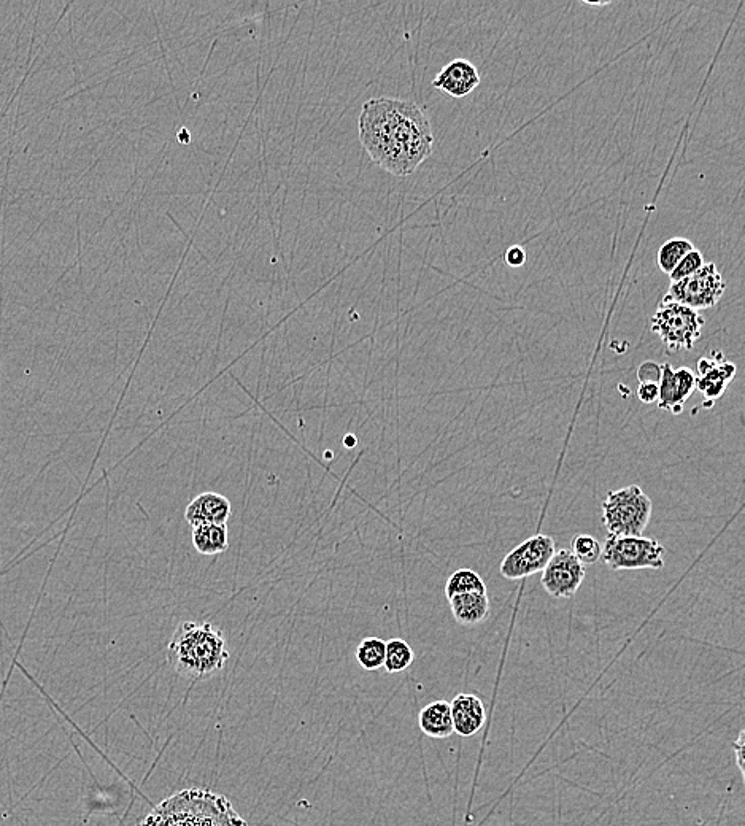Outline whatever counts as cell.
Here are the masks:
<instances>
[{"instance_id": "cell-3", "label": "cell", "mask_w": 745, "mask_h": 826, "mask_svg": "<svg viewBox=\"0 0 745 826\" xmlns=\"http://www.w3.org/2000/svg\"><path fill=\"white\" fill-rule=\"evenodd\" d=\"M140 826H248L220 793L186 788L164 799Z\"/></svg>"}, {"instance_id": "cell-18", "label": "cell", "mask_w": 745, "mask_h": 826, "mask_svg": "<svg viewBox=\"0 0 745 826\" xmlns=\"http://www.w3.org/2000/svg\"><path fill=\"white\" fill-rule=\"evenodd\" d=\"M466 593H487V585L482 577L472 569H458L448 577L445 583V596L452 599L453 596L466 595Z\"/></svg>"}, {"instance_id": "cell-6", "label": "cell", "mask_w": 745, "mask_h": 826, "mask_svg": "<svg viewBox=\"0 0 745 826\" xmlns=\"http://www.w3.org/2000/svg\"><path fill=\"white\" fill-rule=\"evenodd\" d=\"M664 553L663 545L649 537L609 536L603 545L601 560L612 571H661Z\"/></svg>"}, {"instance_id": "cell-13", "label": "cell", "mask_w": 745, "mask_h": 826, "mask_svg": "<svg viewBox=\"0 0 745 826\" xmlns=\"http://www.w3.org/2000/svg\"><path fill=\"white\" fill-rule=\"evenodd\" d=\"M232 514L231 502L220 493L207 491L196 496L185 510V520L191 528L201 525H226Z\"/></svg>"}, {"instance_id": "cell-7", "label": "cell", "mask_w": 745, "mask_h": 826, "mask_svg": "<svg viewBox=\"0 0 745 826\" xmlns=\"http://www.w3.org/2000/svg\"><path fill=\"white\" fill-rule=\"evenodd\" d=\"M726 285L714 263L704 264L690 277L671 283L663 301L677 302L690 309H712L725 294Z\"/></svg>"}, {"instance_id": "cell-20", "label": "cell", "mask_w": 745, "mask_h": 826, "mask_svg": "<svg viewBox=\"0 0 745 826\" xmlns=\"http://www.w3.org/2000/svg\"><path fill=\"white\" fill-rule=\"evenodd\" d=\"M387 653V642L380 637H366L356 647V661L366 671H377L383 668Z\"/></svg>"}, {"instance_id": "cell-15", "label": "cell", "mask_w": 745, "mask_h": 826, "mask_svg": "<svg viewBox=\"0 0 745 826\" xmlns=\"http://www.w3.org/2000/svg\"><path fill=\"white\" fill-rule=\"evenodd\" d=\"M456 622L463 626H475L488 617L490 598L488 593H466L448 599Z\"/></svg>"}, {"instance_id": "cell-2", "label": "cell", "mask_w": 745, "mask_h": 826, "mask_svg": "<svg viewBox=\"0 0 745 826\" xmlns=\"http://www.w3.org/2000/svg\"><path fill=\"white\" fill-rule=\"evenodd\" d=\"M231 653L223 631L209 622H183L167 645V661L178 676L204 682L223 671Z\"/></svg>"}, {"instance_id": "cell-27", "label": "cell", "mask_w": 745, "mask_h": 826, "mask_svg": "<svg viewBox=\"0 0 745 826\" xmlns=\"http://www.w3.org/2000/svg\"><path fill=\"white\" fill-rule=\"evenodd\" d=\"M744 741H745V731H739L738 738L736 741L733 742V750H734V757H736V765H738L739 771H741L742 776H744Z\"/></svg>"}, {"instance_id": "cell-16", "label": "cell", "mask_w": 745, "mask_h": 826, "mask_svg": "<svg viewBox=\"0 0 745 826\" xmlns=\"http://www.w3.org/2000/svg\"><path fill=\"white\" fill-rule=\"evenodd\" d=\"M418 723H420V730L429 738L447 739L450 734H453L450 703L445 699H437L434 703L423 707Z\"/></svg>"}, {"instance_id": "cell-8", "label": "cell", "mask_w": 745, "mask_h": 826, "mask_svg": "<svg viewBox=\"0 0 745 826\" xmlns=\"http://www.w3.org/2000/svg\"><path fill=\"white\" fill-rule=\"evenodd\" d=\"M555 555V541L553 537L537 534L529 537L528 541L515 547L509 555L502 560V577L509 580L526 579L534 576L537 572H542L545 566Z\"/></svg>"}, {"instance_id": "cell-11", "label": "cell", "mask_w": 745, "mask_h": 826, "mask_svg": "<svg viewBox=\"0 0 745 826\" xmlns=\"http://www.w3.org/2000/svg\"><path fill=\"white\" fill-rule=\"evenodd\" d=\"M695 379V372L688 367L674 369L669 363L661 364L658 407L666 412L679 415L684 410L685 402L695 391Z\"/></svg>"}, {"instance_id": "cell-23", "label": "cell", "mask_w": 745, "mask_h": 826, "mask_svg": "<svg viewBox=\"0 0 745 826\" xmlns=\"http://www.w3.org/2000/svg\"><path fill=\"white\" fill-rule=\"evenodd\" d=\"M704 258L703 253L701 251L693 250L685 256L679 264H677L676 269L671 272L669 278H671V283L680 282V280H684V278L690 277V275L695 274L696 271H699L701 267L704 266Z\"/></svg>"}, {"instance_id": "cell-5", "label": "cell", "mask_w": 745, "mask_h": 826, "mask_svg": "<svg viewBox=\"0 0 745 826\" xmlns=\"http://www.w3.org/2000/svg\"><path fill=\"white\" fill-rule=\"evenodd\" d=\"M650 323L668 350L680 352L695 347L703 331L704 318L687 305L661 301Z\"/></svg>"}, {"instance_id": "cell-28", "label": "cell", "mask_w": 745, "mask_h": 826, "mask_svg": "<svg viewBox=\"0 0 745 826\" xmlns=\"http://www.w3.org/2000/svg\"><path fill=\"white\" fill-rule=\"evenodd\" d=\"M190 139V132L186 131V129H182V131L178 132V142L190 143Z\"/></svg>"}, {"instance_id": "cell-22", "label": "cell", "mask_w": 745, "mask_h": 826, "mask_svg": "<svg viewBox=\"0 0 745 826\" xmlns=\"http://www.w3.org/2000/svg\"><path fill=\"white\" fill-rule=\"evenodd\" d=\"M572 555L576 556L577 561L583 566L588 564H596L601 560L603 555V545L596 541L595 537L588 536V534H577L572 539Z\"/></svg>"}, {"instance_id": "cell-1", "label": "cell", "mask_w": 745, "mask_h": 826, "mask_svg": "<svg viewBox=\"0 0 745 826\" xmlns=\"http://www.w3.org/2000/svg\"><path fill=\"white\" fill-rule=\"evenodd\" d=\"M359 142L380 169L409 177L431 158L434 134L420 105L394 97H375L359 115Z\"/></svg>"}, {"instance_id": "cell-26", "label": "cell", "mask_w": 745, "mask_h": 826, "mask_svg": "<svg viewBox=\"0 0 745 826\" xmlns=\"http://www.w3.org/2000/svg\"><path fill=\"white\" fill-rule=\"evenodd\" d=\"M504 259H506L507 266L522 267L523 264L526 263V251L523 250L522 247L514 245V247H510L509 250L506 251Z\"/></svg>"}, {"instance_id": "cell-17", "label": "cell", "mask_w": 745, "mask_h": 826, "mask_svg": "<svg viewBox=\"0 0 745 826\" xmlns=\"http://www.w3.org/2000/svg\"><path fill=\"white\" fill-rule=\"evenodd\" d=\"M194 549L201 555L215 556L228 550V526L201 525L193 528L191 534Z\"/></svg>"}, {"instance_id": "cell-10", "label": "cell", "mask_w": 745, "mask_h": 826, "mask_svg": "<svg viewBox=\"0 0 745 826\" xmlns=\"http://www.w3.org/2000/svg\"><path fill=\"white\" fill-rule=\"evenodd\" d=\"M695 390L703 394V406L711 409L717 399L722 398L726 388L736 377V364L725 358L722 352L711 353V356H704L699 359L696 367Z\"/></svg>"}, {"instance_id": "cell-14", "label": "cell", "mask_w": 745, "mask_h": 826, "mask_svg": "<svg viewBox=\"0 0 745 826\" xmlns=\"http://www.w3.org/2000/svg\"><path fill=\"white\" fill-rule=\"evenodd\" d=\"M452 712L453 733L460 734L461 738H471L482 730L487 722V712L482 699L471 693H461L450 703Z\"/></svg>"}, {"instance_id": "cell-12", "label": "cell", "mask_w": 745, "mask_h": 826, "mask_svg": "<svg viewBox=\"0 0 745 826\" xmlns=\"http://www.w3.org/2000/svg\"><path fill=\"white\" fill-rule=\"evenodd\" d=\"M479 85V70L468 59H453L433 80L434 88L456 99L469 96Z\"/></svg>"}, {"instance_id": "cell-29", "label": "cell", "mask_w": 745, "mask_h": 826, "mask_svg": "<svg viewBox=\"0 0 745 826\" xmlns=\"http://www.w3.org/2000/svg\"><path fill=\"white\" fill-rule=\"evenodd\" d=\"M587 5H595V7H604V5H609V2H585Z\"/></svg>"}, {"instance_id": "cell-24", "label": "cell", "mask_w": 745, "mask_h": 826, "mask_svg": "<svg viewBox=\"0 0 745 826\" xmlns=\"http://www.w3.org/2000/svg\"><path fill=\"white\" fill-rule=\"evenodd\" d=\"M661 377V366L660 364L653 363V361H645L644 364H641L639 367V371H637V379H639V383H657L660 382Z\"/></svg>"}, {"instance_id": "cell-9", "label": "cell", "mask_w": 745, "mask_h": 826, "mask_svg": "<svg viewBox=\"0 0 745 826\" xmlns=\"http://www.w3.org/2000/svg\"><path fill=\"white\" fill-rule=\"evenodd\" d=\"M585 580V566L577 561L571 550L555 552L542 571V587L555 599H569L576 595Z\"/></svg>"}, {"instance_id": "cell-19", "label": "cell", "mask_w": 745, "mask_h": 826, "mask_svg": "<svg viewBox=\"0 0 745 826\" xmlns=\"http://www.w3.org/2000/svg\"><path fill=\"white\" fill-rule=\"evenodd\" d=\"M693 244L690 240L682 239V237H674L664 242L657 253V264L660 271L666 275H671V272L676 269L677 264L685 258V256L693 250Z\"/></svg>"}, {"instance_id": "cell-21", "label": "cell", "mask_w": 745, "mask_h": 826, "mask_svg": "<svg viewBox=\"0 0 745 826\" xmlns=\"http://www.w3.org/2000/svg\"><path fill=\"white\" fill-rule=\"evenodd\" d=\"M414 660V650L404 639H391L387 642V653H385V663H383V668L387 669V672L399 674V672L406 671Z\"/></svg>"}, {"instance_id": "cell-4", "label": "cell", "mask_w": 745, "mask_h": 826, "mask_svg": "<svg viewBox=\"0 0 745 826\" xmlns=\"http://www.w3.org/2000/svg\"><path fill=\"white\" fill-rule=\"evenodd\" d=\"M652 499L639 485L609 491L603 502V523L610 536L641 537L652 518Z\"/></svg>"}, {"instance_id": "cell-25", "label": "cell", "mask_w": 745, "mask_h": 826, "mask_svg": "<svg viewBox=\"0 0 745 826\" xmlns=\"http://www.w3.org/2000/svg\"><path fill=\"white\" fill-rule=\"evenodd\" d=\"M637 398L644 404H653L658 401V385L657 383H639L637 388Z\"/></svg>"}]
</instances>
